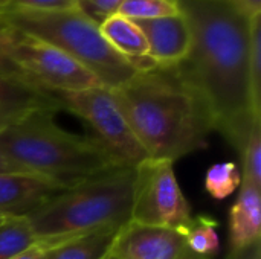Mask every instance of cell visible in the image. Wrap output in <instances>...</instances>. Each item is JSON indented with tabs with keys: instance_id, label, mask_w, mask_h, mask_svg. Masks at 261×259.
<instances>
[{
	"instance_id": "1",
	"label": "cell",
	"mask_w": 261,
	"mask_h": 259,
	"mask_svg": "<svg viewBox=\"0 0 261 259\" xmlns=\"http://www.w3.org/2000/svg\"><path fill=\"white\" fill-rule=\"evenodd\" d=\"M191 29L188 56L176 67L206 102L214 131L242 151L255 122L249 87L252 18L239 0H176Z\"/></svg>"
},
{
	"instance_id": "2",
	"label": "cell",
	"mask_w": 261,
	"mask_h": 259,
	"mask_svg": "<svg viewBox=\"0 0 261 259\" xmlns=\"http://www.w3.org/2000/svg\"><path fill=\"white\" fill-rule=\"evenodd\" d=\"M112 92L148 159L174 163L205 148L214 131L206 102L176 66L136 72Z\"/></svg>"
},
{
	"instance_id": "3",
	"label": "cell",
	"mask_w": 261,
	"mask_h": 259,
	"mask_svg": "<svg viewBox=\"0 0 261 259\" xmlns=\"http://www.w3.org/2000/svg\"><path fill=\"white\" fill-rule=\"evenodd\" d=\"M55 108H37L0 130V153L28 172L72 188L125 168L95 137L75 136L54 121Z\"/></svg>"
},
{
	"instance_id": "4",
	"label": "cell",
	"mask_w": 261,
	"mask_h": 259,
	"mask_svg": "<svg viewBox=\"0 0 261 259\" xmlns=\"http://www.w3.org/2000/svg\"><path fill=\"white\" fill-rule=\"evenodd\" d=\"M135 169L116 168L67 188L26 218L38 240H61L132 218Z\"/></svg>"
},
{
	"instance_id": "5",
	"label": "cell",
	"mask_w": 261,
	"mask_h": 259,
	"mask_svg": "<svg viewBox=\"0 0 261 259\" xmlns=\"http://www.w3.org/2000/svg\"><path fill=\"white\" fill-rule=\"evenodd\" d=\"M0 17L14 29L66 52L109 89L119 87L138 72L106 41L99 26L76 8L66 11H3Z\"/></svg>"
},
{
	"instance_id": "6",
	"label": "cell",
	"mask_w": 261,
	"mask_h": 259,
	"mask_svg": "<svg viewBox=\"0 0 261 259\" xmlns=\"http://www.w3.org/2000/svg\"><path fill=\"white\" fill-rule=\"evenodd\" d=\"M60 110H69L86 121L95 131L102 147L115 157V160L135 169L148 159V154L133 134L112 89L98 85L78 92L52 93Z\"/></svg>"
},
{
	"instance_id": "7",
	"label": "cell",
	"mask_w": 261,
	"mask_h": 259,
	"mask_svg": "<svg viewBox=\"0 0 261 259\" xmlns=\"http://www.w3.org/2000/svg\"><path fill=\"white\" fill-rule=\"evenodd\" d=\"M173 162L147 159L135 168L132 221L180 232L188 231L191 208L177 183Z\"/></svg>"
},
{
	"instance_id": "8",
	"label": "cell",
	"mask_w": 261,
	"mask_h": 259,
	"mask_svg": "<svg viewBox=\"0 0 261 259\" xmlns=\"http://www.w3.org/2000/svg\"><path fill=\"white\" fill-rule=\"evenodd\" d=\"M9 53L28 79L44 92H78L102 85L90 70L66 52L14 27Z\"/></svg>"
},
{
	"instance_id": "9",
	"label": "cell",
	"mask_w": 261,
	"mask_h": 259,
	"mask_svg": "<svg viewBox=\"0 0 261 259\" xmlns=\"http://www.w3.org/2000/svg\"><path fill=\"white\" fill-rule=\"evenodd\" d=\"M185 247L180 232L130 220L118 231L110 253L116 259H176Z\"/></svg>"
},
{
	"instance_id": "10",
	"label": "cell",
	"mask_w": 261,
	"mask_h": 259,
	"mask_svg": "<svg viewBox=\"0 0 261 259\" xmlns=\"http://www.w3.org/2000/svg\"><path fill=\"white\" fill-rule=\"evenodd\" d=\"M135 23L141 27L148 44L150 58L158 66H177L188 56L191 29L180 11L167 17L136 20Z\"/></svg>"
},
{
	"instance_id": "11",
	"label": "cell",
	"mask_w": 261,
	"mask_h": 259,
	"mask_svg": "<svg viewBox=\"0 0 261 259\" xmlns=\"http://www.w3.org/2000/svg\"><path fill=\"white\" fill-rule=\"evenodd\" d=\"M64 189L67 188L43 177L20 172H0V221L28 217Z\"/></svg>"
},
{
	"instance_id": "12",
	"label": "cell",
	"mask_w": 261,
	"mask_h": 259,
	"mask_svg": "<svg viewBox=\"0 0 261 259\" xmlns=\"http://www.w3.org/2000/svg\"><path fill=\"white\" fill-rule=\"evenodd\" d=\"M261 189L242 183L240 192L229 212L231 253L248 250L260 244Z\"/></svg>"
},
{
	"instance_id": "13",
	"label": "cell",
	"mask_w": 261,
	"mask_h": 259,
	"mask_svg": "<svg viewBox=\"0 0 261 259\" xmlns=\"http://www.w3.org/2000/svg\"><path fill=\"white\" fill-rule=\"evenodd\" d=\"M37 108L60 110L52 93L0 73V130Z\"/></svg>"
},
{
	"instance_id": "14",
	"label": "cell",
	"mask_w": 261,
	"mask_h": 259,
	"mask_svg": "<svg viewBox=\"0 0 261 259\" xmlns=\"http://www.w3.org/2000/svg\"><path fill=\"white\" fill-rule=\"evenodd\" d=\"M99 29L106 41L138 72L158 66L150 58L148 44L141 27L133 20L115 14L102 21Z\"/></svg>"
},
{
	"instance_id": "15",
	"label": "cell",
	"mask_w": 261,
	"mask_h": 259,
	"mask_svg": "<svg viewBox=\"0 0 261 259\" xmlns=\"http://www.w3.org/2000/svg\"><path fill=\"white\" fill-rule=\"evenodd\" d=\"M118 231V227H104L61 238L49 247L44 259H106L112 252Z\"/></svg>"
},
{
	"instance_id": "16",
	"label": "cell",
	"mask_w": 261,
	"mask_h": 259,
	"mask_svg": "<svg viewBox=\"0 0 261 259\" xmlns=\"http://www.w3.org/2000/svg\"><path fill=\"white\" fill-rule=\"evenodd\" d=\"M37 241L38 238L26 217L0 221V259L12 258Z\"/></svg>"
},
{
	"instance_id": "17",
	"label": "cell",
	"mask_w": 261,
	"mask_h": 259,
	"mask_svg": "<svg viewBox=\"0 0 261 259\" xmlns=\"http://www.w3.org/2000/svg\"><path fill=\"white\" fill-rule=\"evenodd\" d=\"M219 221L213 217L199 215L193 218L188 231L184 234L187 247L194 253L203 256H214L220 249V240L217 234Z\"/></svg>"
},
{
	"instance_id": "18",
	"label": "cell",
	"mask_w": 261,
	"mask_h": 259,
	"mask_svg": "<svg viewBox=\"0 0 261 259\" xmlns=\"http://www.w3.org/2000/svg\"><path fill=\"white\" fill-rule=\"evenodd\" d=\"M242 185V174L234 162L213 165L205 176V189L216 200H225Z\"/></svg>"
},
{
	"instance_id": "19",
	"label": "cell",
	"mask_w": 261,
	"mask_h": 259,
	"mask_svg": "<svg viewBox=\"0 0 261 259\" xmlns=\"http://www.w3.org/2000/svg\"><path fill=\"white\" fill-rule=\"evenodd\" d=\"M243 160L242 183L261 189V122H255L240 151Z\"/></svg>"
},
{
	"instance_id": "20",
	"label": "cell",
	"mask_w": 261,
	"mask_h": 259,
	"mask_svg": "<svg viewBox=\"0 0 261 259\" xmlns=\"http://www.w3.org/2000/svg\"><path fill=\"white\" fill-rule=\"evenodd\" d=\"M249 87L254 114L261 118V14L252 18L249 49Z\"/></svg>"
},
{
	"instance_id": "21",
	"label": "cell",
	"mask_w": 261,
	"mask_h": 259,
	"mask_svg": "<svg viewBox=\"0 0 261 259\" xmlns=\"http://www.w3.org/2000/svg\"><path fill=\"white\" fill-rule=\"evenodd\" d=\"M179 12L176 0H125L118 14L130 20H151Z\"/></svg>"
},
{
	"instance_id": "22",
	"label": "cell",
	"mask_w": 261,
	"mask_h": 259,
	"mask_svg": "<svg viewBox=\"0 0 261 259\" xmlns=\"http://www.w3.org/2000/svg\"><path fill=\"white\" fill-rule=\"evenodd\" d=\"M78 0H0L3 11H66L75 9Z\"/></svg>"
},
{
	"instance_id": "23",
	"label": "cell",
	"mask_w": 261,
	"mask_h": 259,
	"mask_svg": "<svg viewBox=\"0 0 261 259\" xmlns=\"http://www.w3.org/2000/svg\"><path fill=\"white\" fill-rule=\"evenodd\" d=\"M11 31H12V27L0 17V73H3V75H6L9 78H14V79H18V81H23V82H28V84L34 85L28 79V76L20 70V67L11 58V53H9Z\"/></svg>"
},
{
	"instance_id": "24",
	"label": "cell",
	"mask_w": 261,
	"mask_h": 259,
	"mask_svg": "<svg viewBox=\"0 0 261 259\" xmlns=\"http://www.w3.org/2000/svg\"><path fill=\"white\" fill-rule=\"evenodd\" d=\"M125 0H78L76 9L81 11L87 18L101 26L109 17L118 14L121 5Z\"/></svg>"
},
{
	"instance_id": "25",
	"label": "cell",
	"mask_w": 261,
	"mask_h": 259,
	"mask_svg": "<svg viewBox=\"0 0 261 259\" xmlns=\"http://www.w3.org/2000/svg\"><path fill=\"white\" fill-rule=\"evenodd\" d=\"M57 241L58 240H38L32 246L24 249L23 252L17 253L15 256L9 259H44V255L49 250V247H52Z\"/></svg>"
},
{
	"instance_id": "26",
	"label": "cell",
	"mask_w": 261,
	"mask_h": 259,
	"mask_svg": "<svg viewBox=\"0 0 261 259\" xmlns=\"http://www.w3.org/2000/svg\"><path fill=\"white\" fill-rule=\"evenodd\" d=\"M0 172H20V174H31V172H28L26 169H23L21 166H18V165L12 163L11 160H8L2 153H0ZM31 176H34V174H31ZM37 177H38V176H37Z\"/></svg>"
},
{
	"instance_id": "27",
	"label": "cell",
	"mask_w": 261,
	"mask_h": 259,
	"mask_svg": "<svg viewBox=\"0 0 261 259\" xmlns=\"http://www.w3.org/2000/svg\"><path fill=\"white\" fill-rule=\"evenodd\" d=\"M228 259H261L260 258V244L243 250V252H237V253H229Z\"/></svg>"
},
{
	"instance_id": "28",
	"label": "cell",
	"mask_w": 261,
	"mask_h": 259,
	"mask_svg": "<svg viewBox=\"0 0 261 259\" xmlns=\"http://www.w3.org/2000/svg\"><path fill=\"white\" fill-rule=\"evenodd\" d=\"M239 2L251 17L261 14V0H239Z\"/></svg>"
},
{
	"instance_id": "29",
	"label": "cell",
	"mask_w": 261,
	"mask_h": 259,
	"mask_svg": "<svg viewBox=\"0 0 261 259\" xmlns=\"http://www.w3.org/2000/svg\"><path fill=\"white\" fill-rule=\"evenodd\" d=\"M176 259H211L208 256H203V255H199V253H194L193 250H190L188 247L184 249V252L177 256Z\"/></svg>"
},
{
	"instance_id": "30",
	"label": "cell",
	"mask_w": 261,
	"mask_h": 259,
	"mask_svg": "<svg viewBox=\"0 0 261 259\" xmlns=\"http://www.w3.org/2000/svg\"><path fill=\"white\" fill-rule=\"evenodd\" d=\"M106 259H116V258H115V256H113V255L110 253V255H109V256H107V258H106Z\"/></svg>"
}]
</instances>
